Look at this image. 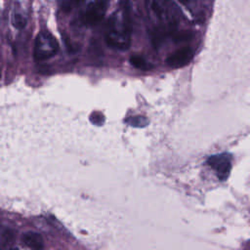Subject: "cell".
I'll list each match as a JSON object with an SVG mask.
<instances>
[{"label": "cell", "mask_w": 250, "mask_h": 250, "mask_svg": "<svg viewBox=\"0 0 250 250\" xmlns=\"http://www.w3.org/2000/svg\"><path fill=\"white\" fill-rule=\"evenodd\" d=\"M145 9L152 24V40L155 45L168 37L187 40L188 32L178 33L182 15L172 0H145Z\"/></svg>", "instance_id": "cell-1"}, {"label": "cell", "mask_w": 250, "mask_h": 250, "mask_svg": "<svg viewBox=\"0 0 250 250\" xmlns=\"http://www.w3.org/2000/svg\"><path fill=\"white\" fill-rule=\"evenodd\" d=\"M106 45L116 51H126L132 42V20L129 0H120L111 14L104 32Z\"/></svg>", "instance_id": "cell-2"}, {"label": "cell", "mask_w": 250, "mask_h": 250, "mask_svg": "<svg viewBox=\"0 0 250 250\" xmlns=\"http://www.w3.org/2000/svg\"><path fill=\"white\" fill-rule=\"evenodd\" d=\"M109 0H85L75 19V22L81 26H93L99 23L104 17Z\"/></svg>", "instance_id": "cell-3"}, {"label": "cell", "mask_w": 250, "mask_h": 250, "mask_svg": "<svg viewBox=\"0 0 250 250\" xmlns=\"http://www.w3.org/2000/svg\"><path fill=\"white\" fill-rule=\"evenodd\" d=\"M59 51V44L55 36L48 30L39 31L35 37L33 57L37 62H43L54 57Z\"/></svg>", "instance_id": "cell-4"}, {"label": "cell", "mask_w": 250, "mask_h": 250, "mask_svg": "<svg viewBox=\"0 0 250 250\" xmlns=\"http://www.w3.org/2000/svg\"><path fill=\"white\" fill-rule=\"evenodd\" d=\"M208 165H210L216 172L221 181L228 179L231 170V156L229 153H219L208 157Z\"/></svg>", "instance_id": "cell-5"}, {"label": "cell", "mask_w": 250, "mask_h": 250, "mask_svg": "<svg viewBox=\"0 0 250 250\" xmlns=\"http://www.w3.org/2000/svg\"><path fill=\"white\" fill-rule=\"evenodd\" d=\"M192 57V50L189 47H183L171 53L166 59V63L172 68H180L188 64Z\"/></svg>", "instance_id": "cell-6"}, {"label": "cell", "mask_w": 250, "mask_h": 250, "mask_svg": "<svg viewBox=\"0 0 250 250\" xmlns=\"http://www.w3.org/2000/svg\"><path fill=\"white\" fill-rule=\"evenodd\" d=\"M11 23L16 29H23L27 23V15L19 2H15L11 11Z\"/></svg>", "instance_id": "cell-7"}, {"label": "cell", "mask_w": 250, "mask_h": 250, "mask_svg": "<svg viewBox=\"0 0 250 250\" xmlns=\"http://www.w3.org/2000/svg\"><path fill=\"white\" fill-rule=\"evenodd\" d=\"M22 241L32 250H43L44 241L42 236L34 231H27L22 235Z\"/></svg>", "instance_id": "cell-8"}, {"label": "cell", "mask_w": 250, "mask_h": 250, "mask_svg": "<svg viewBox=\"0 0 250 250\" xmlns=\"http://www.w3.org/2000/svg\"><path fill=\"white\" fill-rule=\"evenodd\" d=\"M129 62L131 63V65H133L134 67L138 68V69H142V70H148L150 68H152V64L147 62L144 57L142 56H138V55H133L132 57H130Z\"/></svg>", "instance_id": "cell-9"}, {"label": "cell", "mask_w": 250, "mask_h": 250, "mask_svg": "<svg viewBox=\"0 0 250 250\" xmlns=\"http://www.w3.org/2000/svg\"><path fill=\"white\" fill-rule=\"evenodd\" d=\"M125 123H127L130 126L133 127H138V128H142V127H146L148 124V120L142 115H137V116H131L125 119Z\"/></svg>", "instance_id": "cell-10"}, {"label": "cell", "mask_w": 250, "mask_h": 250, "mask_svg": "<svg viewBox=\"0 0 250 250\" xmlns=\"http://www.w3.org/2000/svg\"><path fill=\"white\" fill-rule=\"evenodd\" d=\"M84 2L85 0H65L62 4V10L65 12H69L77 6L80 7Z\"/></svg>", "instance_id": "cell-11"}, {"label": "cell", "mask_w": 250, "mask_h": 250, "mask_svg": "<svg viewBox=\"0 0 250 250\" xmlns=\"http://www.w3.org/2000/svg\"><path fill=\"white\" fill-rule=\"evenodd\" d=\"M90 120L96 125H102L104 121V116L100 112H93L90 116Z\"/></svg>", "instance_id": "cell-12"}, {"label": "cell", "mask_w": 250, "mask_h": 250, "mask_svg": "<svg viewBox=\"0 0 250 250\" xmlns=\"http://www.w3.org/2000/svg\"><path fill=\"white\" fill-rule=\"evenodd\" d=\"M49 1H53V0H49Z\"/></svg>", "instance_id": "cell-13"}]
</instances>
